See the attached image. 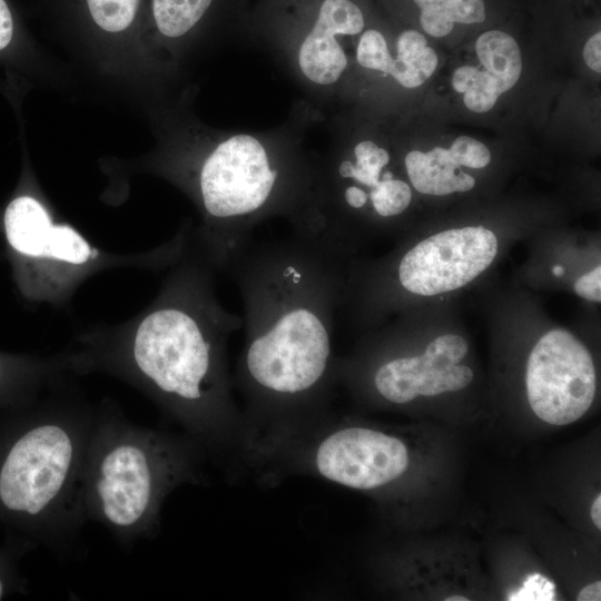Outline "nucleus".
<instances>
[{"instance_id": "11", "label": "nucleus", "mask_w": 601, "mask_h": 601, "mask_svg": "<svg viewBox=\"0 0 601 601\" xmlns=\"http://www.w3.org/2000/svg\"><path fill=\"white\" fill-rule=\"evenodd\" d=\"M404 166L411 184L421 194L443 196L467 191L475 185V179L462 171L449 149L442 147L427 152L411 150Z\"/></svg>"}, {"instance_id": "25", "label": "nucleus", "mask_w": 601, "mask_h": 601, "mask_svg": "<svg viewBox=\"0 0 601 601\" xmlns=\"http://www.w3.org/2000/svg\"><path fill=\"white\" fill-rule=\"evenodd\" d=\"M563 273H564V268H563L562 266L556 265V266L553 267V274H554L556 277L562 276Z\"/></svg>"}, {"instance_id": "22", "label": "nucleus", "mask_w": 601, "mask_h": 601, "mask_svg": "<svg viewBox=\"0 0 601 601\" xmlns=\"http://www.w3.org/2000/svg\"><path fill=\"white\" fill-rule=\"evenodd\" d=\"M477 72L479 69L472 66H462L457 68L452 77L453 89L460 93H464L475 80Z\"/></svg>"}, {"instance_id": "13", "label": "nucleus", "mask_w": 601, "mask_h": 601, "mask_svg": "<svg viewBox=\"0 0 601 601\" xmlns=\"http://www.w3.org/2000/svg\"><path fill=\"white\" fill-rule=\"evenodd\" d=\"M475 49L485 71L495 80L499 92L510 90L522 71V56L512 36L501 30L483 32Z\"/></svg>"}, {"instance_id": "17", "label": "nucleus", "mask_w": 601, "mask_h": 601, "mask_svg": "<svg viewBox=\"0 0 601 601\" xmlns=\"http://www.w3.org/2000/svg\"><path fill=\"white\" fill-rule=\"evenodd\" d=\"M500 95L495 80L485 70H479L475 80L463 93V102L471 111L486 112L494 107Z\"/></svg>"}, {"instance_id": "20", "label": "nucleus", "mask_w": 601, "mask_h": 601, "mask_svg": "<svg viewBox=\"0 0 601 601\" xmlns=\"http://www.w3.org/2000/svg\"><path fill=\"white\" fill-rule=\"evenodd\" d=\"M574 292L582 298L591 302L601 300V267L579 277L574 284Z\"/></svg>"}, {"instance_id": "26", "label": "nucleus", "mask_w": 601, "mask_h": 601, "mask_svg": "<svg viewBox=\"0 0 601 601\" xmlns=\"http://www.w3.org/2000/svg\"><path fill=\"white\" fill-rule=\"evenodd\" d=\"M446 601H467L469 599L462 595H452L449 598H445Z\"/></svg>"}, {"instance_id": "12", "label": "nucleus", "mask_w": 601, "mask_h": 601, "mask_svg": "<svg viewBox=\"0 0 601 601\" xmlns=\"http://www.w3.org/2000/svg\"><path fill=\"white\" fill-rule=\"evenodd\" d=\"M437 63V55L427 46L426 38L415 29H405L395 39V52L382 77H391L401 87L413 89L433 75Z\"/></svg>"}, {"instance_id": "18", "label": "nucleus", "mask_w": 601, "mask_h": 601, "mask_svg": "<svg viewBox=\"0 0 601 601\" xmlns=\"http://www.w3.org/2000/svg\"><path fill=\"white\" fill-rule=\"evenodd\" d=\"M449 151L460 166L469 168H483L491 161V152L487 147L469 136L457 137Z\"/></svg>"}, {"instance_id": "8", "label": "nucleus", "mask_w": 601, "mask_h": 601, "mask_svg": "<svg viewBox=\"0 0 601 601\" xmlns=\"http://www.w3.org/2000/svg\"><path fill=\"white\" fill-rule=\"evenodd\" d=\"M466 341L455 334L434 338L417 356H393L373 368V392L392 405H404L418 396H434L465 388L473 371L459 363L466 356Z\"/></svg>"}, {"instance_id": "6", "label": "nucleus", "mask_w": 601, "mask_h": 601, "mask_svg": "<svg viewBox=\"0 0 601 601\" xmlns=\"http://www.w3.org/2000/svg\"><path fill=\"white\" fill-rule=\"evenodd\" d=\"M526 395L534 414L551 425H569L591 407L597 374L588 348L570 332L552 329L532 348Z\"/></svg>"}, {"instance_id": "4", "label": "nucleus", "mask_w": 601, "mask_h": 601, "mask_svg": "<svg viewBox=\"0 0 601 601\" xmlns=\"http://www.w3.org/2000/svg\"><path fill=\"white\" fill-rule=\"evenodd\" d=\"M207 461L180 431L137 425L112 405H101L83 469L86 519L125 549L154 538L168 496L183 485L203 484Z\"/></svg>"}, {"instance_id": "24", "label": "nucleus", "mask_w": 601, "mask_h": 601, "mask_svg": "<svg viewBox=\"0 0 601 601\" xmlns=\"http://www.w3.org/2000/svg\"><path fill=\"white\" fill-rule=\"evenodd\" d=\"M590 515L593 524L600 530L601 529V495L598 494L593 500L591 505Z\"/></svg>"}, {"instance_id": "2", "label": "nucleus", "mask_w": 601, "mask_h": 601, "mask_svg": "<svg viewBox=\"0 0 601 601\" xmlns=\"http://www.w3.org/2000/svg\"><path fill=\"white\" fill-rule=\"evenodd\" d=\"M207 260L183 266L125 343L79 365L104 367L139 387L208 461L236 474L249 431L233 395L227 342L244 324L217 300Z\"/></svg>"}, {"instance_id": "16", "label": "nucleus", "mask_w": 601, "mask_h": 601, "mask_svg": "<svg viewBox=\"0 0 601 601\" xmlns=\"http://www.w3.org/2000/svg\"><path fill=\"white\" fill-rule=\"evenodd\" d=\"M91 22L102 31L127 30L136 20L141 0H83Z\"/></svg>"}, {"instance_id": "3", "label": "nucleus", "mask_w": 601, "mask_h": 601, "mask_svg": "<svg viewBox=\"0 0 601 601\" xmlns=\"http://www.w3.org/2000/svg\"><path fill=\"white\" fill-rule=\"evenodd\" d=\"M95 413L56 395L0 413V522L60 559L78 554L87 522L82 477Z\"/></svg>"}, {"instance_id": "7", "label": "nucleus", "mask_w": 601, "mask_h": 601, "mask_svg": "<svg viewBox=\"0 0 601 601\" xmlns=\"http://www.w3.org/2000/svg\"><path fill=\"white\" fill-rule=\"evenodd\" d=\"M496 254V236L483 226L444 230L403 254L396 265L397 284L421 296L455 290L483 273Z\"/></svg>"}, {"instance_id": "21", "label": "nucleus", "mask_w": 601, "mask_h": 601, "mask_svg": "<svg viewBox=\"0 0 601 601\" xmlns=\"http://www.w3.org/2000/svg\"><path fill=\"white\" fill-rule=\"evenodd\" d=\"M601 33H594L584 45L583 59L589 68L600 73L601 71Z\"/></svg>"}, {"instance_id": "14", "label": "nucleus", "mask_w": 601, "mask_h": 601, "mask_svg": "<svg viewBox=\"0 0 601 601\" xmlns=\"http://www.w3.org/2000/svg\"><path fill=\"white\" fill-rule=\"evenodd\" d=\"M52 366L0 354V413L19 406L33 396Z\"/></svg>"}, {"instance_id": "19", "label": "nucleus", "mask_w": 601, "mask_h": 601, "mask_svg": "<svg viewBox=\"0 0 601 601\" xmlns=\"http://www.w3.org/2000/svg\"><path fill=\"white\" fill-rule=\"evenodd\" d=\"M509 601H552L555 600V585L540 573L530 574L523 584L508 595Z\"/></svg>"}, {"instance_id": "1", "label": "nucleus", "mask_w": 601, "mask_h": 601, "mask_svg": "<svg viewBox=\"0 0 601 601\" xmlns=\"http://www.w3.org/2000/svg\"><path fill=\"white\" fill-rule=\"evenodd\" d=\"M339 260L319 242L293 231L252 242L227 270L244 306L236 383L248 446L263 434L329 411L336 380L333 319L344 286Z\"/></svg>"}, {"instance_id": "15", "label": "nucleus", "mask_w": 601, "mask_h": 601, "mask_svg": "<svg viewBox=\"0 0 601 601\" xmlns=\"http://www.w3.org/2000/svg\"><path fill=\"white\" fill-rule=\"evenodd\" d=\"M420 10V24L430 36H447L455 23L473 24L485 20L484 0H411Z\"/></svg>"}, {"instance_id": "10", "label": "nucleus", "mask_w": 601, "mask_h": 601, "mask_svg": "<svg viewBox=\"0 0 601 601\" xmlns=\"http://www.w3.org/2000/svg\"><path fill=\"white\" fill-rule=\"evenodd\" d=\"M253 0H150L156 30L179 40L214 20L245 31Z\"/></svg>"}, {"instance_id": "5", "label": "nucleus", "mask_w": 601, "mask_h": 601, "mask_svg": "<svg viewBox=\"0 0 601 601\" xmlns=\"http://www.w3.org/2000/svg\"><path fill=\"white\" fill-rule=\"evenodd\" d=\"M366 28L361 0H253L245 32L269 49L307 93L329 101L351 68L346 42Z\"/></svg>"}, {"instance_id": "23", "label": "nucleus", "mask_w": 601, "mask_h": 601, "mask_svg": "<svg viewBox=\"0 0 601 601\" xmlns=\"http://www.w3.org/2000/svg\"><path fill=\"white\" fill-rule=\"evenodd\" d=\"M577 600L579 601H599L601 600V582L595 581L591 584L582 588L578 595Z\"/></svg>"}, {"instance_id": "9", "label": "nucleus", "mask_w": 601, "mask_h": 601, "mask_svg": "<svg viewBox=\"0 0 601 601\" xmlns=\"http://www.w3.org/2000/svg\"><path fill=\"white\" fill-rule=\"evenodd\" d=\"M2 224L8 248L20 264L51 259L83 265L95 255L83 236L68 225H55L42 204L29 195L8 204Z\"/></svg>"}]
</instances>
